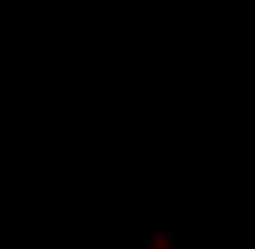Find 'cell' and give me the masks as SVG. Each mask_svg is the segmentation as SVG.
Here are the masks:
<instances>
[]
</instances>
